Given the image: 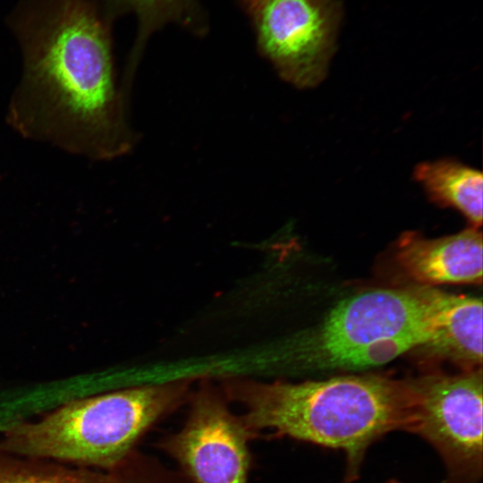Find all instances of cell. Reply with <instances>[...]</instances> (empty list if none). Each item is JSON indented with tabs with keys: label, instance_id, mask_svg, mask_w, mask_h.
Here are the masks:
<instances>
[{
	"label": "cell",
	"instance_id": "30bf717a",
	"mask_svg": "<svg viewBox=\"0 0 483 483\" xmlns=\"http://www.w3.org/2000/svg\"><path fill=\"white\" fill-rule=\"evenodd\" d=\"M104 15L115 18L132 14L136 19V36L128 61L138 64L151 36L169 25L204 37L209 32L210 18L202 0H100L97 2Z\"/></svg>",
	"mask_w": 483,
	"mask_h": 483
},
{
	"label": "cell",
	"instance_id": "52a82bcc",
	"mask_svg": "<svg viewBox=\"0 0 483 483\" xmlns=\"http://www.w3.org/2000/svg\"><path fill=\"white\" fill-rule=\"evenodd\" d=\"M182 427L162 436L157 449L191 483H249L252 434L231 410L220 387L199 381Z\"/></svg>",
	"mask_w": 483,
	"mask_h": 483
},
{
	"label": "cell",
	"instance_id": "7a4b0ae2",
	"mask_svg": "<svg viewBox=\"0 0 483 483\" xmlns=\"http://www.w3.org/2000/svg\"><path fill=\"white\" fill-rule=\"evenodd\" d=\"M220 389L253 437L268 431L345 454L344 483L360 476L369 447L396 430L409 432L413 396L410 379L345 376L300 383H266L225 376Z\"/></svg>",
	"mask_w": 483,
	"mask_h": 483
},
{
	"label": "cell",
	"instance_id": "8fae6325",
	"mask_svg": "<svg viewBox=\"0 0 483 483\" xmlns=\"http://www.w3.org/2000/svg\"><path fill=\"white\" fill-rule=\"evenodd\" d=\"M414 179L436 205L460 211L479 228L482 224V174L457 160L444 158L418 164Z\"/></svg>",
	"mask_w": 483,
	"mask_h": 483
},
{
	"label": "cell",
	"instance_id": "9c48e42d",
	"mask_svg": "<svg viewBox=\"0 0 483 483\" xmlns=\"http://www.w3.org/2000/svg\"><path fill=\"white\" fill-rule=\"evenodd\" d=\"M483 245L476 227L429 239L417 232L403 233L396 245L400 266L423 284H480Z\"/></svg>",
	"mask_w": 483,
	"mask_h": 483
},
{
	"label": "cell",
	"instance_id": "7c38bea8",
	"mask_svg": "<svg viewBox=\"0 0 483 483\" xmlns=\"http://www.w3.org/2000/svg\"><path fill=\"white\" fill-rule=\"evenodd\" d=\"M422 347L464 366L482 361V301L480 298L446 293L431 339Z\"/></svg>",
	"mask_w": 483,
	"mask_h": 483
},
{
	"label": "cell",
	"instance_id": "8992f818",
	"mask_svg": "<svg viewBox=\"0 0 483 483\" xmlns=\"http://www.w3.org/2000/svg\"><path fill=\"white\" fill-rule=\"evenodd\" d=\"M257 49L282 79L300 89L326 75L341 20L338 0H238Z\"/></svg>",
	"mask_w": 483,
	"mask_h": 483
},
{
	"label": "cell",
	"instance_id": "3957f363",
	"mask_svg": "<svg viewBox=\"0 0 483 483\" xmlns=\"http://www.w3.org/2000/svg\"><path fill=\"white\" fill-rule=\"evenodd\" d=\"M196 379L188 376L69 401L38 419L3 425L0 446L22 456L109 469L189 401Z\"/></svg>",
	"mask_w": 483,
	"mask_h": 483
},
{
	"label": "cell",
	"instance_id": "ba28073f",
	"mask_svg": "<svg viewBox=\"0 0 483 483\" xmlns=\"http://www.w3.org/2000/svg\"><path fill=\"white\" fill-rule=\"evenodd\" d=\"M0 483H191L176 468L137 448L109 469L22 456L0 446Z\"/></svg>",
	"mask_w": 483,
	"mask_h": 483
},
{
	"label": "cell",
	"instance_id": "277c9868",
	"mask_svg": "<svg viewBox=\"0 0 483 483\" xmlns=\"http://www.w3.org/2000/svg\"><path fill=\"white\" fill-rule=\"evenodd\" d=\"M446 293L429 287L380 289L346 299L318 335V362L329 367L386 364L433 336Z\"/></svg>",
	"mask_w": 483,
	"mask_h": 483
},
{
	"label": "cell",
	"instance_id": "4fadbf2b",
	"mask_svg": "<svg viewBox=\"0 0 483 483\" xmlns=\"http://www.w3.org/2000/svg\"><path fill=\"white\" fill-rule=\"evenodd\" d=\"M385 483H402L401 481H399L398 479H391L387 481H386Z\"/></svg>",
	"mask_w": 483,
	"mask_h": 483
},
{
	"label": "cell",
	"instance_id": "5b68a950",
	"mask_svg": "<svg viewBox=\"0 0 483 483\" xmlns=\"http://www.w3.org/2000/svg\"><path fill=\"white\" fill-rule=\"evenodd\" d=\"M410 433L427 441L445 467L444 483H479L483 470L482 373L428 374L410 379Z\"/></svg>",
	"mask_w": 483,
	"mask_h": 483
},
{
	"label": "cell",
	"instance_id": "6da1fadb",
	"mask_svg": "<svg viewBox=\"0 0 483 483\" xmlns=\"http://www.w3.org/2000/svg\"><path fill=\"white\" fill-rule=\"evenodd\" d=\"M22 70L6 112L21 137L91 161L134 137L115 80L111 25L92 0H21L9 18Z\"/></svg>",
	"mask_w": 483,
	"mask_h": 483
}]
</instances>
